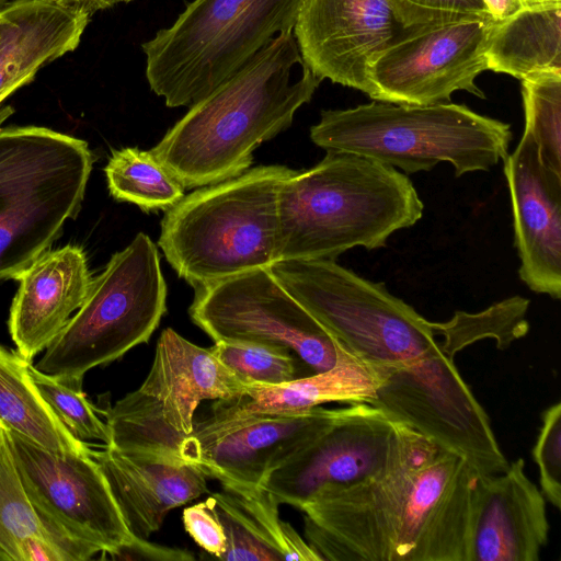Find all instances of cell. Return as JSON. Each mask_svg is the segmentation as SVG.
Instances as JSON below:
<instances>
[{
  "label": "cell",
  "instance_id": "obj_1",
  "mask_svg": "<svg viewBox=\"0 0 561 561\" xmlns=\"http://www.w3.org/2000/svg\"><path fill=\"white\" fill-rule=\"evenodd\" d=\"M411 430L400 456L348 485H328L298 510L321 561H448L466 504L453 460Z\"/></svg>",
  "mask_w": 561,
  "mask_h": 561
},
{
  "label": "cell",
  "instance_id": "obj_2",
  "mask_svg": "<svg viewBox=\"0 0 561 561\" xmlns=\"http://www.w3.org/2000/svg\"><path fill=\"white\" fill-rule=\"evenodd\" d=\"M321 81L304 62L294 33L280 34L190 106L150 152L185 188L238 176L262 142L291 125Z\"/></svg>",
  "mask_w": 561,
  "mask_h": 561
},
{
  "label": "cell",
  "instance_id": "obj_3",
  "mask_svg": "<svg viewBox=\"0 0 561 561\" xmlns=\"http://www.w3.org/2000/svg\"><path fill=\"white\" fill-rule=\"evenodd\" d=\"M424 204L407 174L376 160L327 151L278 191L277 261L333 260L363 247L382 248L412 227Z\"/></svg>",
  "mask_w": 561,
  "mask_h": 561
},
{
  "label": "cell",
  "instance_id": "obj_4",
  "mask_svg": "<svg viewBox=\"0 0 561 561\" xmlns=\"http://www.w3.org/2000/svg\"><path fill=\"white\" fill-rule=\"evenodd\" d=\"M296 170L260 165L206 185L169 208L158 244L193 288L257 268L277 259L278 191Z\"/></svg>",
  "mask_w": 561,
  "mask_h": 561
},
{
  "label": "cell",
  "instance_id": "obj_5",
  "mask_svg": "<svg viewBox=\"0 0 561 561\" xmlns=\"http://www.w3.org/2000/svg\"><path fill=\"white\" fill-rule=\"evenodd\" d=\"M511 125L451 102L407 105L373 101L325 110L310 139L325 151L348 152L400 169L430 171L448 162L455 176L489 171L507 156Z\"/></svg>",
  "mask_w": 561,
  "mask_h": 561
},
{
  "label": "cell",
  "instance_id": "obj_6",
  "mask_svg": "<svg viewBox=\"0 0 561 561\" xmlns=\"http://www.w3.org/2000/svg\"><path fill=\"white\" fill-rule=\"evenodd\" d=\"M305 0H193L141 47L150 89L169 107L192 106L280 34Z\"/></svg>",
  "mask_w": 561,
  "mask_h": 561
},
{
  "label": "cell",
  "instance_id": "obj_7",
  "mask_svg": "<svg viewBox=\"0 0 561 561\" xmlns=\"http://www.w3.org/2000/svg\"><path fill=\"white\" fill-rule=\"evenodd\" d=\"M0 280L14 278L80 210L92 170L88 144L46 127H1Z\"/></svg>",
  "mask_w": 561,
  "mask_h": 561
},
{
  "label": "cell",
  "instance_id": "obj_8",
  "mask_svg": "<svg viewBox=\"0 0 561 561\" xmlns=\"http://www.w3.org/2000/svg\"><path fill=\"white\" fill-rule=\"evenodd\" d=\"M165 299L159 252L139 232L92 278L83 304L34 366L82 386L89 370L149 341L167 310Z\"/></svg>",
  "mask_w": 561,
  "mask_h": 561
},
{
  "label": "cell",
  "instance_id": "obj_9",
  "mask_svg": "<svg viewBox=\"0 0 561 561\" xmlns=\"http://www.w3.org/2000/svg\"><path fill=\"white\" fill-rule=\"evenodd\" d=\"M277 282L348 352L377 365L436 348L432 321L333 260H285L270 266Z\"/></svg>",
  "mask_w": 561,
  "mask_h": 561
},
{
  "label": "cell",
  "instance_id": "obj_10",
  "mask_svg": "<svg viewBox=\"0 0 561 561\" xmlns=\"http://www.w3.org/2000/svg\"><path fill=\"white\" fill-rule=\"evenodd\" d=\"M367 403L461 457L477 474H497L508 467L485 410L439 345L385 365V380Z\"/></svg>",
  "mask_w": 561,
  "mask_h": 561
},
{
  "label": "cell",
  "instance_id": "obj_11",
  "mask_svg": "<svg viewBox=\"0 0 561 561\" xmlns=\"http://www.w3.org/2000/svg\"><path fill=\"white\" fill-rule=\"evenodd\" d=\"M194 289L190 317L214 342L252 341L284 346L311 374L334 366L346 350L277 282L270 268Z\"/></svg>",
  "mask_w": 561,
  "mask_h": 561
},
{
  "label": "cell",
  "instance_id": "obj_12",
  "mask_svg": "<svg viewBox=\"0 0 561 561\" xmlns=\"http://www.w3.org/2000/svg\"><path fill=\"white\" fill-rule=\"evenodd\" d=\"M340 409L234 413L215 404L194 421L181 459L227 489L263 488L270 473L337 417Z\"/></svg>",
  "mask_w": 561,
  "mask_h": 561
},
{
  "label": "cell",
  "instance_id": "obj_13",
  "mask_svg": "<svg viewBox=\"0 0 561 561\" xmlns=\"http://www.w3.org/2000/svg\"><path fill=\"white\" fill-rule=\"evenodd\" d=\"M492 18L412 26L368 67L374 101L407 105L450 102L462 90L484 98L476 78L486 69Z\"/></svg>",
  "mask_w": 561,
  "mask_h": 561
},
{
  "label": "cell",
  "instance_id": "obj_14",
  "mask_svg": "<svg viewBox=\"0 0 561 561\" xmlns=\"http://www.w3.org/2000/svg\"><path fill=\"white\" fill-rule=\"evenodd\" d=\"M5 430L25 492L42 514L112 559L130 543L134 536L90 454L55 453Z\"/></svg>",
  "mask_w": 561,
  "mask_h": 561
},
{
  "label": "cell",
  "instance_id": "obj_15",
  "mask_svg": "<svg viewBox=\"0 0 561 561\" xmlns=\"http://www.w3.org/2000/svg\"><path fill=\"white\" fill-rule=\"evenodd\" d=\"M411 430L362 402L340 409L335 421L267 477L265 488L278 504L299 508L328 485H348L389 467Z\"/></svg>",
  "mask_w": 561,
  "mask_h": 561
},
{
  "label": "cell",
  "instance_id": "obj_16",
  "mask_svg": "<svg viewBox=\"0 0 561 561\" xmlns=\"http://www.w3.org/2000/svg\"><path fill=\"white\" fill-rule=\"evenodd\" d=\"M409 30L387 0H305L293 33L317 77L370 98V62Z\"/></svg>",
  "mask_w": 561,
  "mask_h": 561
},
{
  "label": "cell",
  "instance_id": "obj_17",
  "mask_svg": "<svg viewBox=\"0 0 561 561\" xmlns=\"http://www.w3.org/2000/svg\"><path fill=\"white\" fill-rule=\"evenodd\" d=\"M511 194L520 279L535 293L561 297V174L546 167L524 130L503 159Z\"/></svg>",
  "mask_w": 561,
  "mask_h": 561
},
{
  "label": "cell",
  "instance_id": "obj_18",
  "mask_svg": "<svg viewBox=\"0 0 561 561\" xmlns=\"http://www.w3.org/2000/svg\"><path fill=\"white\" fill-rule=\"evenodd\" d=\"M546 499L518 458L497 474H477L469 561H539L549 537Z\"/></svg>",
  "mask_w": 561,
  "mask_h": 561
},
{
  "label": "cell",
  "instance_id": "obj_19",
  "mask_svg": "<svg viewBox=\"0 0 561 561\" xmlns=\"http://www.w3.org/2000/svg\"><path fill=\"white\" fill-rule=\"evenodd\" d=\"M9 332L27 362L57 337L83 304L92 280L85 254L78 245L48 250L20 272Z\"/></svg>",
  "mask_w": 561,
  "mask_h": 561
},
{
  "label": "cell",
  "instance_id": "obj_20",
  "mask_svg": "<svg viewBox=\"0 0 561 561\" xmlns=\"http://www.w3.org/2000/svg\"><path fill=\"white\" fill-rule=\"evenodd\" d=\"M89 447L134 537L148 539L171 510L208 492L207 477L181 459Z\"/></svg>",
  "mask_w": 561,
  "mask_h": 561
},
{
  "label": "cell",
  "instance_id": "obj_21",
  "mask_svg": "<svg viewBox=\"0 0 561 561\" xmlns=\"http://www.w3.org/2000/svg\"><path fill=\"white\" fill-rule=\"evenodd\" d=\"M249 383L210 347H201L167 328L138 390L149 397L170 427L186 436L193 431L194 414L202 401L232 399L243 394Z\"/></svg>",
  "mask_w": 561,
  "mask_h": 561
},
{
  "label": "cell",
  "instance_id": "obj_22",
  "mask_svg": "<svg viewBox=\"0 0 561 561\" xmlns=\"http://www.w3.org/2000/svg\"><path fill=\"white\" fill-rule=\"evenodd\" d=\"M0 105L34 80L41 68L73 51L91 14L48 0H15L0 8ZM13 113L0 108V119Z\"/></svg>",
  "mask_w": 561,
  "mask_h": 561
},
{
  "label": "cell",
  "instance_id": "obj_23",
  "mask_svg": "<svg viewBox=\"0 0 561 561\" xmlns=\"http://www.w3.org/2000/svg\"><path fill=\"white\" fill-rule=\"evenodd\" d=\"M385 380V365L364 360L344 350L331 368L280 385L251 382L247 391L214 404L234 413L300 411L322 403H362Z\"/></svg>",
  "mask_w": 561,
  "mask_h": 561
},
{
  "label": "cell",
  "instance_id": "obj_24",
  "mask_svg": "<svg viewBox=\"0 0 561 561\" xmlns=\"http://www.w3.org/2000/svg\"><path fill=\"white\" fill-rule=\"evenodd\" d=\"M227 537L220 560L321 561L289 523L265 488L227 489L211 495Z\"/></svg>",
  "mask_w": 561,
  "mask_h": 561
},
{
  "label": "cell",
  "instance_id": "obj_25",
  "mask_svg": "<svg viewBox=\"0 0 561 561\" xmlns=\"http://www.w3.org/2000/svg\"><path fill=\"white\" fill-rule=\"evenodd\" d=\"M485 58L488 70L519 80L561 73V0H522L514 14L494 21Z\"/></svg>",
  "mask_w": 561,
  "mask_h": 561
},
{
  "label": "cell",
  "instance_id": "obj_26",
  "mask_svg": "<svg viewBox=\"0 0 561 561\" xmlns=\"http://www.w3.org/2000/svg\"><path fill=\"white\" fill-rule=\"evenodd\" d=\"M31 362L0 344V421L33 443L59 454H89V444L76 438L35 386Z\"/></svg>",
  "mask_w": 561,
  "mask_h": 561
},
{
  "label": "cell",
  "instance_id": "obj_27",
  "mask_svg": "<svg viewBox=\"0 0 561 561\" xmlns=\"http://www.w3.org/2000/svg\"><path fill=\"white\" fill-rule=\"evenodd\" d=\"M31 537L54 546L65 561H87L101 553L61 530L34 505L25 492L0 421V550L18 561L22 542Z\"/></svg>",
  "mask_w": 561,
  "mask_h": 561
},
{
  "label": "cell",
  "instance_id": "obj_28",
  "mask_svg": "<svg viewBox=\"0 0 561 561\" xmlns=\"http://www.w3.org/2000/svg\"><path fill=\"white\" fill-rule=\"evenodd\" d=\"M112 196L142 210L169 209L184 197L185 187L149 151L114 150L104 169Z\"/></svg>",
  "mask_w": 561,
  "mask_h": 561
},
{
  "label": "cell",
  "instance_id": "obj_29",
  "mask_svg": "<svg viewBox=\"0 0 561 561\" xmlns=\"http://www.w3.org/2000/svg\"><path fill=\"white\" fill-rule=\"evenodd\" d=\"M529 300L513 296L480 312L456 311L445 322H433L435 335L443 337L440 350L450 358L465 347L483 339H494L499 350H506L529 330Z\"/></svg>",
  "mask_w": 561,
  "mask_h": 561
},
{
  "label": "cell",
  "instance_id": "obj_30",
  "mask_svg": "<svg viewBox=\"0 0 561 561\" xmlns=\"http://www.w3.org/2000/svg\"><path fill=\"white\" fill-rule=\"evenodd\" d=\"M525 128L541 162L561 174V73L541 72L520 80Z\"/></svg>",
  "mask_w": 561,
  "mask_h": 561
},
{
  "label": "cell",
  "instance_id": "obj_31",
  "mask_svg": "<svg viewBox=\"0 0 561 561\" xmlns=\"http://www.w3.org/2000/svg\"><path fill=\"white\" fill-rule=\"evenodd\" d=\"M215 355L248 382L280 385L312 375L287 347L252 341H217Z\"/></svg>",
  "mask_w": 561,
  "mask_h": 561
},
{
  "label": "cell",
  "instance_id": "obj_32",
  "mask_svg": "<svg viewBox=\"0 0 561 561\" xmlns=\"http://www.w3.org/2000/svg\"><path fill=\"white\" fill-rule=\"evenodd\" d=\"M28 370L42 397L76 438L111 444L106 422L98 415V410L88 400L82 386L61 381L37 369L32 363Z\"/></svg>",
  "mask_w": 561,
  "mask_h": 561
},
{
  "label": "cell",
  "instance_id": "obj_33",
  "mask_svg": "<svg viewBox=\"0 0 561 561\" xmlns=\"http://www.w3.org/2000/svg\"><path fill=\"white\" fill-rule=\"evenodd\" d=\"M539 471L540 491L556 508L561 505V403L541 413V426L531 450Z\"/></svg>",
  "mask_w": 561,
  "mask_h": 561
},
{
  "label": "cell",
  "instance_id": "obj_34",
  "mask_svg": "<svg viewBox=\"0 0 561 561\" xmlns=\"http://www.w3.org/2000/svg\"><path fill=\"white\" fill-rule=\"evenodd\" d=\"M387 1L398 21L405 27L468 18H492L482 0Z\"/></svg>",
  "mask_w": 561,
  "mask_h": 561
},
{
  "label": "cell",
  "instance_id": "obj_35",
  "mask_svg": "<svg viewBox=\"0 0 561 561\" xmlns=\"http://www.w3.org/2000/svg\"><path fill=\"white\" fill-rule=\"evenodd\" d=\"M183 525L206 553L220 560L227 549V537L213 496L184 508Z\"/></svg>",
  "mask_w": 561,
  "mask_h": 561
},
{
  "label": "cell",
  "instance_id": "obj_36",
  "mask_svg": "<svg viewBox=\"0 0 561 561\" xmlns=\"http://www.w3.org/2000/svg\"><path fill=\"white\" fill-rule=\"evenodd\" d=\"M113 559L153 560V561H191L195 557L185 549L170 548L150 543L147 539L134 537L129 545L121 549Z\"/></svg>",
  "mask_w": 561,
  "mask_h": 561
},
{
  "label": "cell",
  "instance_id": "obj_37",
  "mask_svg": "<svg viewBox=\"0 0 561 561\" xmlns=\"http://www.w3.org/2000/svg\"><path fill=\"white\" fill-rule=\"evenodd\" d=\"M489 13L495 21H501L514 14L522 5V0H482Z\"/></svg>",
  "mask_w": 561,
  "mask_h": 561
},
{
  "label": "cell",
  "instance_id": "obj_38",
  "mask_svg": "<svg viewBox=\"0 0 561 561\" xmlns=\"http://www.w3.org/2000/svg\"><path fill=\"white\" fill-rule=\"evenodd\" d=\"M66 7H76L85 10L91 15L99 11L117 4V0H48Z\"/></svg>",
  "mask_w": 561,
  "mask_h": 561
},
{
  "label": "cell",
  "instance_id": "obj_39",
  "mask_svg": "<svg viewBox=\"0 0 561 561\" xmlns=\"http://www.w3.org/2000/svg\"><path fill=\"white\" fill-rule=\"evenodd\" d=\"M8 3V0H0V8H2L3 5H5Z\"/></svg>",
  "mask_w": 561,
  "mask_h": 561
},
{
  "label": "cell",
  "instance_id": "obj_40",
  "mask_svg": "<svg viewBox=\"0 0 561 561\" xmlns=\"http://www.w3.org/2000/svg\"><path fill=\"white\" fill-rule=\"evenodd\" d=\"M1 33H2V28H1V15H0V43H1Z\"/></svg>",
  "mask_w": 561,
  "mask_h": 561
},
{
  "label": "cell",
  "instance_id": "obj_41",
  "mask_svg": "<svg viewBox=\"0 0 561 561\" xmlns=\"http://www.w3.org/2000/svg\"><path fill=\"white\" fill-rule=\"evenodd\" d=\"M129 1H131V0H117V3H119V2H129Z\"/></svg>",
  "mask_w": 561,
  "mask_h": 561
}]
</instances>
